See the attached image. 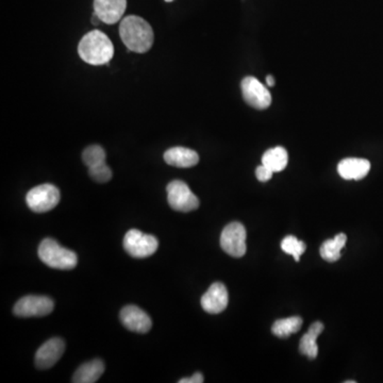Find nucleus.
<instances>
[{"label": "nucleus", "instance_id": "nucleus-1", "mask_svg": "<svg viewBox=\"0 0 383 383\" xmlns=\"http://www.w3.org/2000/svg\"><path fill=\"white\" fill-rule=\"evenodd\" d=\"M120 36L127 48L133 53H145L153 47V30L140 16L129 15L120 25Z\"/></svg>", "mask_w": 383, "mask_h": 383}, {"label": "nucleus", "instance_id": "nucleus-2", "mask_svg": "<svg viewBox=\"0 0 383 383\" xmlns=\"http://www.w3.org/2000/svg\"><path fill=\"white\" fill-rule=\"evenodd\" d=\"M78 53L88 64H106L113 58L114 47L106 34L100 30H93L81 39Z\"/></svg>", "mask_w": 383, "mask_h": 383}, {"label": "nucleus", "instance_id": "nucleus-3", "mask_svg": "<svg viewBox=\"0 0 383 383\" xmlns=\"http://www.w3.org/2000/svg\"><path fill=\"white\" fill-rule=\"evenodd\" d=\"M38 255L43 263L56 270H73L78 263L77 255L73 251L64 249L53 239L41 242Z\"/></svg>", "mask_w": 383, "mask_h": 383}, {"label": "nucleus", "instance_id": "nucleus-4", "mask_svg": "<svg viewBox=\"0 0 383 383\" xmlns=\"http://www.w3.org/2000/svg\"><path fill=\"white\" fill-rule=\"evenodd\" d=\"M125 251L135 259H144L151 257L159 249V241L151 235H144L140 230L131 229L125 235Z\"/></svg>", "mask_w": 383, "mask_h": 383}, {"label": "nucleus", "instance_id": "nucleus-5", "mask_svg": "<svg viewBox=\"0 0 383 383\" xmlns=\"http://www.w3.org/2000/svg\"><path fill=\"white\" fill-rule=\"evenodd\" d=\"M60 198V190L57 186L45 183L32 188L27 194L26 202L34 212L45 213L56 208Z\"/></svg>", "mask_w": 383, "mask_h": 383}, {"label": "nucleus", "instance_id": "nucleus-6", "mask_svg": "<svg viewBox=\"0 0 383 383\" xmlns=\"http://www.w3.org/2000/svg\"><path fill=\"white\" fill-rule=\"evenodd\" d=\"M167 200L173 210L190 212L200 207V200L181 180H174L167 186Z\"/></svg>", "mask_w": 383, "mask_h": 383}, {"label": "nucleus", "instance_id": "nucleus-7", "mask_svg": "<svg viewBox=\"0 0 383 383\" xmlns=\"http://www.w3.org/2000/svg\"><path fill=\"white\" fill-rule=\"evenodd\" d=\"M221 247L231 257H244L247 251L245 227L237 222L227 225L221 235Z\"/></svg>", "mask_w": 383, "mask_h": 383}, {"label": "nucleus", "instance_id": "nucleus-8", "mask_svg": "<svg viewBox=\"0 0 383 383\" xmlns=\"http://www.w3.org/2000/svg\"><path fill=\"white\" fill-rule=\"evenodd\" d=\"M53 308L55 302L49 297L29 295L16 302L13 312L18 317H42L50 314Z\"/></svg>", "mask_w": 383, "mask_h": 383}, {"label": "nucleus", "instance_id": "nucleus-9", "mask_svg": "<svg viewBox=\"0 0 383 383\" xmlns=\"http://www.w3.org/2000/svg\"><path fill=\"white\" fill-rule=\"evenodd\" d=\"M241 89L244 100L253 108L264 110L272 104V95L270 91L257 78L251 77V76L244 78L242 80Z\"/></svg>", "mask_w": 383, "mask_h": 383}, {"label": "nucleus", "instance_id": "nucleus-10", "mask_svg": "<svg viewBox=\"0 0 383 383\" xmlns=\"http://www.w3.org/2000/svg\"><path fill=\"white\" fill-rule=\"evenodd\" d=\"M65 343L60 337L45 342L36 354V365L40 370L53 368L64 354Z\"/></svg>", "mask_w": 383, "mask_h": 383}, {"label": "nucleus", "instance_id": "nucleus-11", "mask_svg": "<svg viewBox=\"0 0 383 383\" xmlns=\"http://www.w3.org/2000/svg\"><path fill=\"white\" fill-rule=\"evenodd\" d=\"M228 291L221 282H215L202 297V309L210 314L222 313L228 306Z\"/></svg>", "mask_w": 383, "mask_h": 383}, {"label": "nucleus", "instance_id": "nucleus-12", "mask_svg": "<svg viewBox=\"0 0 383 383\" xmlns=\"http://www.w3.org/2000/svg\"><path fill=\"white\" fill-rule=\"evenodd\" d=\"M120 321L123 325L137 333H147L151 329V319L142 309L137 306H127L120 311Z\"/></svg>", "mask_w": 383, "mask_h": 383}, {"label": "nucleus", "instance_id": "nucleus-13", "mask_svg": "<svg viewBox=\"0 0 383 383\" xmlns=\"http://www.w3.org/2000/svg\"><path fill=\"white\" fill-rule=\"evenodd\" d=\"M126 7L127 0H94V13L108 25L120 22Z\"/></svg>", "mask_w": 383, "mask_h": 383}, {"label": "nucleus", "instance_id": "nucleus-14", "mask_svg": "<svg viewBox=\"0 0 383 383\" xmlns=\"http://www.w3.org/2000/svg\"><path fill=\"white\" fill-rule=\"evenodd\" d=\"M370 171V162L359 158H347L337 165V173L345 180H361Z\"/></svg>", "mask_w": 383, "mask_h": 383}, {"label": "nucleus", "instance_id": "nucleus-15", "mask_svg": "<svg viewBox=\"0 0 383 383\" xmlns=\"http://www.w3.org/2000/svg\"><path fill=\"white\" fill-rule=\"evenodd\" d=\"M164 161L171 167L188 169V167H195L200 162V155L193 149L173 147L164 153Z\"/></svg>", "mask_w": 383, "mask_h": 383}, {"label": "nucleus", "instance_id": "nucleus-16", "mask_svg": "<svg viewBox=\"0 0 383 383\" xmlns=\"http://www.w3.org/2000/svg\"><path fill=\"white\" fill-rule=\"evenodd\" d=\"M323 331V323L315 321L309 328L308 333L302 337L299 343V351L310 360H314L319 354L316 340Z\"/></svg>", "mask_w": 383, "mask_h": 383}, {"label": "nucleus", "instance_id": "nucleus-17", "mask_svg": "<svg viewBox=\"0 0 383 383\" xmlns=\"http://www.w3.org/2000/svg\"><path fill=\"white\" fill-rule=\"evenodd\" d=\"M104 372V364L102 360L95 359L87 363L82 364L75 374H74V383H94L98 381Z\"/></svg>", "mask_w": 383, "mask_h": 383}, {"label": "nucleus", "instance_id": "nucleus-18", "mask_svg": "<svg viewBox=\"0 0 383 383\" xmlns=\"http://www.w3.org/2000/svg\"><path fill=\"white\" fill-rule=\"evenodd\" d=\"M288 155L284 147L277 146L268 149L262 157V164L272 169L274 173L284 171L288 165Z\"/></svg>", "mask_w": 383, "mask_h": 383}, {"label": "nucleus", "instance_id": "nucleus-19", "mask_svg": "<svg viewBox=\"0 0 383 383\" xmlns=\"http://www.w3.org/2000/svg\"><path fill=\"white\" fill-rule=\"evenodd\" d=\"M347 242V237L344 233L335 235L333 239L323 242L319 249L321 257L327 262H335L341 258V251Z\"/></svg>", "mask_w": 383, "mask_h": 383}, {"label": "nucleus", "instance_id": "nucleus-20", "mask_svg": "<svg viewBox=\"0 0 383 383\" xmlns=\"http://www.w3.org/2000/svg\"><path fill=\"white\" fill-rule=\"evenodd\" d=\"M302 319L299 316L288 317L278 319L272 327V333L278 337H288L291 335L298 333L302 326Z\"/></svg>", "mask_w": 383, "mask_h": 383}, {"label": "nucleus", "instance_id": "nucleus-21", "mask_svg": "<svg viewBox=\"0 0 383 383\" xmlns=\"http://www.w3.org/2000/svg\"><path fill=\"white\" fill-rule=\"evenodd\" d=\"M281 249L284 253L292 256L295 261L299 262L300 257L306 251L307 246L305 242L299 241L294 235H288L282 239Z\"/></svg>", "mask_w": 383, "mask_h": 383}, {"label": "nucleus", "instance_id": "nucleus-22", "mask_svg": "<svg viewBox=\"0 0 383 383\" xmlns=\"http://www.w3.org/2000/svg\"><path fill=\"white\" fill-rule=\"evenodd\" d=\"M82 160L89 169L97 167L99 164L106 163V151L98 145H92L83 151Z\"/></svg>", "mask_w": 383, "mask_h": 383}, {"label": "nucleus", "instance_id": "nucleus-23", "mask_svg": "<svg viewBox=\"0 0 383 383\" xmlns=\"http://www.w3.org/2000/svg\"><path fill=\"white\" fill-rule=\"evenodd\" d=\"M89 175L94 181L98 183H106L111 180L112 171L106 163H102L97 167H90Z\"/></svg>", "mask_w": 383, "mask_h": 383}, {"label": "nucleus", "instance_id": "nucleus-24", "mask_svg": "<svg viewBox=\"0 0 383 383\" xmlns=\"http://www.w3.org/2000/svg\"><path fill=\"white\" fill-rule=\"evenodd\" d=\"M272 175H274V172H272V169H268L265 165H263V164L260 165V167H258L257 169H256V177H257V179L259 180V181H268V180L272 179Z\"/></svg>", "mask_w": 383, "mask_h": 383}, {"label": "nucleus", "instance_id": "nucleus-25", "mask_svg": "<svg viewBox=\"0 0 383 383\" xmlns=\"http://www.w3.org/2000/svg\"><path fill=\"white\" fill-rule=\"evenodd\" d=\"M179 383H202L204 382V376L200 372H196L193 376L190 378H182L181 380L178 381Z\"/></svg>", "mask_w": 383, "mask_h": 383}, {"label": "nucleus", "instance_id": "nucleus-26", "mask_svg": "<svg viewBox=\"0 0 383 383\" xmlns=\"http://www.w3.org/2000/svg\"><path fill=\"white\" fill-rule=\"evenodd\" d=\"M266 83H267L268 87H274V85H275V79H274L272 76H267V77H266Z\"/></svg>", "mask_w": 383, "mask_h": 383}, {"label": "nucleus", "instance_id": "nucleus-27", "mask_svg": "<svg viewBox=\"0 0 383 383\" xmlns=\"http://www.w3.org/2000/svg\"><path fill=\"white\" fill-rule=\"evenodd\" d=\"M99 22H102V20H100V18L94 13L93 18H92V22L97 26V25L99 24Z\"/></svg>", "mask_w": 383, "mask_h": 383}, {"label": "nucleus", "instance_id": "nucleus-28", "mask_svg": "<svg viewBox=\"0 0 383 383\" xmlns=\"http://www.w3.org/2000/svg\"><path fill=\"white\" fill-rule=\"evenodd\" d=\"M165 1H167V3H172V1H173V0H165Z\"/></svg>", "mask_w": 383, "mask_h": 383}]
</instances>
